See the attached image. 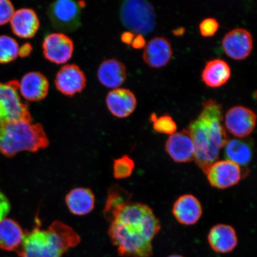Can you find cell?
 I'll list each match as a JSON object with an SVG mask.
<instances>
[{
    "mask_svg": "<svg viewBox=\"0 0 257 257\" xmlns=\"http://www.w3.org/2000/svg\"><path fill=\"white\" fill-rule=\"evenodd\" d=\"M104 215L110 219L108 234L118 255L152 256V242L160 232L161 224L152 208L140 202L127 201Z\"/></svg>",
    "mask_w": 257,
    "mask_h": 257,
    "instance_id": "1",
    "label": "cell"
},
{
    "mask_svg": "<svg viewBox=\"0 0 257 257\" xmlns=\"http://www.w3.org/2000/svg\"><path fill=\"white\" fill-rule=\"evenodd\" d=\"M223 119L221 105L210 99L204 102L200 114L187 130L194 144L195 163L205 174L228 141Z\"/></svg>",
    "mask_w": 257,
    "mask_h": 257,
    "instance_id": "2",
    "label": "cell"
},
{
    "mask_svg": "<svg viewBox=\"0 0 257 257\" xmlns=\"http://www.w3.org/2000/svg\"><path fill=\"white\" fill-rule=\"evenodd\" d=\"M80 242L79 236L71 227L56 221L47 230L41 229L38 225L25 233L23 242L16 252L21 257H62Z\"/></svg>",
    "mask_w": 257,
    "mask_h": 257,
    "instance_id": "3",
    "label": "cell"
},
{
    "mask_svg": "<svg viewBox=\"0 0 257 257\" xmlns=\"http://www.w3.org/2000/svg\"><path fill=\"white\" fill-rule=\"evenodd\" d=\"M48 145L49 141L41 124L18 121L0 124V153L6 157H14L24 151L36 152Z\"/></svg>",
    "mask_w": 257,
    "mask_h": 257,
    "instance_id": "4",
    "label": "cell"
},
{
    "mask_svg": "<svg viewBox=\"0 0 257 257\" xmlns=\"http://www.w3.org/2000/svg\"><path fill=\"white\" fill-rule=\"evenodd\" d=\"M120 18L124 27L134 34H149L155 28V11L153 6L146 1L123 2L120 6Z\"/></svg>",
    "mask_w": 257,
    "mask_h": 257,
    "instance_id": "5",
    "label": "cell"
},
{
    "mask_svg": "<svg viewBox=\"0 0 257 257\" xmlns=\"http://www.w3.org/2000/svg\"><path fill=\"white\" fill-rule=\"evenodd\" d=\"M18 121H32L28 105L19 94V82L0 83V124Z\"/></svg>",
    "mask_w": 257,
    "mask_h": 257,
    "instance_id": "6",
    "label": "cell"
},
{
    "mask_svg": "<svg viewBox=\"0 0 257 257\" xmlns=\"http://www.w3.org/2000/svg\"><path fill=\"white\" fill-rule=\"evenodd\" d=\"M84 2L58 0L48 8V16L51 25L56 30L72 32L81 25V14Z\"/></svg>",
    "mask_w": 257,
    "mask_h": 257,
    "instance_id": "7",
    "label": "cell"
},
{
    "mask_svg": "<svg viewBox=\"0 0 257 257\" xmlns=\"http://www.w3.org/2000/svg\"><path fill=\"white\" fill-rule=\"evenodd\" d=\"M205 175L210 185L219 189L232 187L238 184L243 176L240 167L227 160L214 163Z\"/></svg>",
    "mask_w": 257,
    "mask_h": 257,
    "instance_id": "8",
    "label": "cell"
},
{
    "mask_svg": "<svg viewBox=\"0 0 257 257\" xmlns=\"http://www.w3.org/2000/svg\"><path fill=\"white\" fill-rule=\"evenodd\" d=\"M256 115L250 108L244 106H234L225 115L224 124L227 130L234 137H248L256 126Z\"/></svg>",
    "mask_w": 257,
    "mask_h": 257,
    "instance_id": "9",
    "label": "cell"
},
{
    "mask_svg": "<svg viewBox=\"0 0 257 257\" xmlns=\"http://www.w3.org/2000/svg\"><path fill=\"white\" fill-rule=\"evenodd\" d=\"M44 56L57 64L65 63L71 59L74 51L73 41L62 33L48 35L43 43Z\"/></svg>",
    "mask_w": 257,
    "mask_h": 257,
    "instance_id": "10",
    "label": "cell"
},
{
    "mask_svg": "<svg viewBox=\"0 0 257 257\" xmlns=\"http://www.w3.org/2000/svg\"><path fill=\"white\" fill-rule=\"evenodd\" d=\"M58 91L66 96H72L81 92L86 87L84 72L76 64H67L59 70L55 79Z\"/></svg>",
    "mask_w": 257,
    "mask_h": 257,
    "instance_id": "11",
    "label": "cell"
},
{
    "mask_svg": "<svg viewBox=\"0 0 257 257\" xmlns=\"http://www.w3.org/2000/svg\"><path fill=\"white\" fill-rule=\"evenodd\" d=\"M222 47L224 53L231 59H245L251 53L253 47L252 35L244 29H236L225 35Z\"/></svg>",
    "mask_w": 257,
    "mask_h": 257,
    "instance_id": "12",
    "label": "cell"
},
{
    "mask_svg": "<svg viewBox=\"0 0 257 257\" xmlns=\"http://www.w3.org/2000/svg\"><path fill=\"white\" fill-rule=\"evenodd\" d=\"M165 150L176 163H185L195 160L194 144L187 130L170 136L166 141Z\"/></svg>",
    "mask_w": 257,
    "mask_h": 257,
    "instance_id": "13",
    "label": "cell"
},
{
    "mask_svg": "<svg viewBox=\"0 0 257 257\" xmlns=\"http://www.w3.org/2000/svg\"><path fill=\"white\" fill-rule=\"evenodd\" d=\"M108 110L118 118H125L133 113L137 107L136 96L130 90L117 88L109 92L105 99Z\"/></svg>",
    "mask_w": 257,
    "mask_h": 257,
    "instance_id": "14",
    "label": "cell"
},
{
    "mask_svg": "<svg viewBox=\"0 0 257 257\" xmlns=\"http://www.w3.org/2000/svg\"><path fill=\"white\" fill-rule=\"evenodd\" d=\"M19 91L30 101H40L46 98L49 91V82L43 74L31 72L26 74L19 82Z\"/></svg>",
    "mask_w": 257,
    "mask_h": 257,
    "instance_id": "15",
    "label": "cell"
},
{
    "mask_svg": "<svg viewBox=\"0 0 257 257\" xmlns=\"http://www.w3.org/2000/svg\"><path fill=\"white\" fill-rule=\"evenodd\" d=\"M172 212L179 223L189 226L197 223L200 219L202 208L201 202L195 196L186 194L175 201Z\"/></svg>",
    "mask_w": 257,
    "mask_h": 257,
    "instance_id": "16",
    "label": "cell"
},
{
    "mask_svg": "<svg viewBox=\"0 0 257 257\" xmlns=\"http://www.w3.org/2000/svg\"><path fill=\"white\" fill-rule=\"evenodd\" d=\"M170 42L164 37H155L145 46L143 59L153 68H160L167 65L172 56Z\"/></svg>",
    "mask_w": 257,
    "mask_h": 257,
    "instance_id": "17",
    "label": "cell"
},
{
    "mask_svg": "<svg viewBox=\"0 0 257 257\" xmlns=\"http://www.w3.org/2000/svg\"><path fill=\"white\" fill-rule=\"evenodd\" d=\"M207 238L211 249L220 253L233 251L238 243L235 230L228 224L215 225L209 232Z\"/></svg>",
    "mask_w": 257,
    "mask_h": 257,
    "instance_id": "18",
    "label": "cell"
},
{
    "mask_svg": "<svg viewBox=\"0 0 257 257\" xmlns=\"http://www.w3.org/2000/svg\"><path fill=\"white\" fill-rule=\"evenodd\" d=\"M14 33L19 38H33L40 28V20L34 10L24 8L15 12L11 21Z\"/></svg>",
    "mask_w": 257,
    "mask_h": 257,
    "instance_id": "19",
    "label": "cell"
},
{
    "mask_svg": "<svg viewBox=\"0 0 257 257\" xmlns=\"http://www.w3.org/2000/svg\"><path fill=\"white\" fill-rule=\"evenodd\" d=\"M97 76L99 82L105 87L117 89L126 81V68L119 61L108 59L99 65Z\"/></svg>",
    "mask_w": 257,
    "mask_h": 257,
    "instance_id": "20",
    "label": "cell"
},
{
    "mask_svg": "<svg viewBox=\"0 0 257 257\" xmlns=\"http://www.w3.org/2000/svg\"><path fill=\"white\" fill-rule=\"evenodd\" d=\"M65 201L70 213L76 216H84L94 210L95 200L91 189L77 188L67 194Z\"/></svg>",
    "mask_w": 257,
    "mask_h": 257,
    "instance_id": "21",
    "label": "cell"
},
{
    "mask_svg": "<svg viewBox=\"0 0 257 257\" xmlns=\"http://www.w3.org/2000/svg\"><path fill=\"white\" fill-rule=\"evenodd\" d=\"M224 156L241 167L248 166L252 159V141L245 138L228 140L224 146Z\"/></svg>",
    "mask_w": 257,
    "mask_h": 257,
    "instance_id": "22",
    "label": "cell"
},
{
    "mask_svg": "<svg viewBox=\"0 0 257 257\" xmlns=\"http://www.w3.org/2000/svg\"><path fill=\"white\" fill-rule=\"evenodd\" d=\"M25 233L20 225L11 218L0 221V249L17 250L24 238Z\"/></svg>",
    "mask_w": 257,
    "mask_h": 257,
    "instance_id": "23",
    "label": "cell"
},
{
    "mask_svg": "<svg viewBox=\"0 0 257 257\" xmlns=\"http://www.w3.org/2000/svg\"><path fill=\"white\" fill-rule=\"evenodd\" d=\"M231 76L230 67L226 62L215 59L208 62L202 73V79L208 86L217 88L223 85Z\"/></svg>",
    "mask_w": 257,
    "mask_h": 257,
    "instance_id": "24",
    "label": "cell"
},
{
    "mask_svg": "<svg viewBox=\"0 0 257 257\" xmlns=\"http://www.w3.org/2000/svg\"><path fill=\"white\" fill-rule=\"evenodd\" d=\"M19 45L14 38L2 35L0 36V63H11L19 56Z\"/></svg>",
    "mask_w": 257,
    "mask_h": 257,
    "instance_id": "25",
    "label": "cell"
},
{
    "mask_svg": "<svg viewBox=\"0 0 257 257\" xmlns=\"http://www.w3.org/2000/svg\"><path fill=\"white\" fill-rule=\"evenodd\" d=\"M150 120L153 122V128L157 133L170 136L176 133L177 124L170 115H164L157 117L155 114H153Z\"/></svg>",
    "mask_w": 257,
    "mask_h": 257,
    "instance_id": "26",
    "label": "cell"
},
{
    "mask_svg": "<svg viewBox=\"0 0 257 257\" xmlns=\"http://www.w3.org/2000/svg\"><path fill=\"white\" fill-rule=\"evenodd\" d=\"M135 163L127 156H123L115 160L113 165L114 176L115 179H126L131 176L134 172Z\"/></svg>",
    "mask_w": 257,
    "mask_h": 257,
    "instance_id": "27",
    "label": "cell"
},
{
    "mask_svg": "<svg viewBox=\"0 0 257 257\" xmlns=\"http://www.w3.org/2000/svg\"><path fill=\"white\" fill-rule=\"evenodd\" d=\"M219 28V24L216 19L207 18L204 19L200 25V31L202 36L210 37L213 36Z\"/></svg>",
    "mask_w": 257,
    "mask_h": 257,
    "instance_id": "28",
    "label": "cell"
},
{
    "mask_svg": "<svg viewBox=\"0 0 257 257\" xmlns=\"http://www.w3.org/2000/svg\"><path fill=\"white\" fill-rule=\"evenodd\" d=\"M15 13L12 3L8 0H0V25L8 24L11 21Z\"/></svg>",
    "mask_w": 257,
    "mask_h": 257,
    "instance_id": "29",
    "label": "cell"
},
{
    "mask_svg": "<svg viewBox=\"0 0 257 257\" xmlns=\"http://www.w3.org/2000/svg\"><path fill=\"white\" fill-rule=\"evenodd\" d=\"M11 205L6 196L0 191V221L5 219L11 211Z\"/></svg>",
    "mask_w": 257,
    "mask_h": 257,
    "instance_id": "30",
    "label": "cell"
},
{
    "mask_svg": "<svg viewBox=\"0 0 257 257\" xmlns=\"http://www.w3.org/2000/svg\"><path fill=\"white\" fill-rule=\"evenodd\" d=\"M146 40H145L143 35H138L132 43V46L136 49H141L146 46Z\"/></svg>",
    "mask_w": 257,
    "mask_h": 257,
    "instance_id": "31",
    "label": "cell"
},
{
    "mask_svg": "<svg viewBox=\"0 0 257 257\" xmlns=\"http://www.w3.org/2000/svg\"><path fill=\"white\" fill-rule=\"evenodd\" d=\"M135 38V35L133 32H124L121 35V40L124 43L126 44H131L133 43V41Z\"/></svg>",
    "mask_w": 257,
    "mask_h": 257,
    "instance_id": "32",
    "label": "cell"
},
{
    "mask_svg": "<svg viewBox=\"0 0 257 257\" xmlns=\"http://www.w3.org/2000/svg\"><path fill=\"white\" fill-rule=\"evenodd\" d=\"M32 50V47L30 44H25L24 46H22L21 48H19V54L22 57H25L28 56V54L31 53Z\"/></svg>",
    "mask_w": 257,
    "mask_h": 257,
    "instance_id": "33",
    "label": "cell"
},
{
    "mask_svg": "<svg viewBox=\"0 0 257 257\" xmlns=\"http://www.w3.org/2000/svg\"><path fill=\"white\" fill-rule=\"evenodd\" d=\"M184 32L185 30L184 28H179L173 31V34H174L175 35H177V36H178V35H181L184 34Z\"/></svg>",
    "mask_w": 257,
    "mask_h": 257,
    "instance_id": "34",
    "label": "cell"
},
{
    "mask_svg": "<svg viewBox=\"0 0 257 257\" xmlns=\"http://www.w3.org/2000/svg\"><path fill=\"white\" fill-rule=\"evenodd\" d=\"M168 257H184V256H183L182 255H178V254H173L171 255H169Z\"/></svg>",
    "mask_w": 257,
    "mask_h": 257,
    "instance_id": "35",
    "label": "cell"
}]
</instances>
